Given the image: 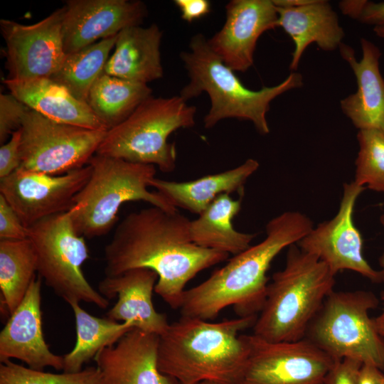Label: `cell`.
<instances>
[{
    "instance_id": "1",
    "label": "cell",
    "mask_w": 384,
    "mask_h": 384,
    "mask_svg": "<svg viewBox=\"0 0 384 384\" xmlns=\"http://www.w3.org/2000/svg\"><path fill=\"white\" fill-rule=\"evenodd\" d=\"M190 223L178 210L151 206L130 213L105 247V275L150 269L158 274L154 292L171 308L179 309L186 284L229 255L196 245L191 238Z\"/></svg>"
},
{
    "instance_id": "2",
    "label": "cell",
    "mask_w": 384,
    "mask_h": 384,
    "mask_svg": "<svg viewBox=\"0 0 384 384\" xmlns=\"http://www.w3.org/2000/svg\"><path fill=\"white\" fill-rule=\"evenodd\" d=\"M313 228L312 220L300 212L287 211L274 217L266 225L262 241L233 255L207 279L185 290L181 315L208 321L229 306L238 317L257 315L265 300L271 263Z\"/></svg>"
},
{
    "instance_id": "3",
    "label": "cell",
    "mask_w": 384,
    "mask_h": 384,
    "mask_svg": "<svg viewBox=\"0 0 384 384\" xmlns=\"http://www.w3.org/2000/svg\"><path fill=\"white\" fill-rule=\"evenodd\" d=\"M257 315L218 323L182 316L160 336L158 367L178 384H240L248 360L245 335Z\"/></svg>"
},
{
    "instance_id": "4",
    "label": "cell",
    "mask_w": 384,
    "mask_h": 384,
    "mask_svg": "<svg viewBox=\"0 0 384 384\" xmlns=\"http://www.w3.org/2000/svg\"><path fill=\"white\" fill-rule=\"evenodd\" d=\"M180 56L189 81L179 95L186 101L203 92L210 97V107L203 119L206 129L224 119L235 118L250 121L260 134H267V113L271 102L288 90L300 87L303 82L302 75L294 71L275 86L250 90L210 49L201 33L191 38L189 50L182 52Z\"/></svg>"
},
{
    "instance_id": "5",
    "label": "cell",
    "mask_w": 384,
    "mask_h": 384,
    "mask_svg": "<svg viewBox=\"0 0 384 384\" xmlns=\"http://www.w3.org/2000/svg\"><path fill=\"white\" fill-rule=\"evenodd\" d=\"M335 275L316 257L289 247L284 269L272 275L253 334L267 341L305 338L309 326L334 291Z\"/></svg>"
},
{
    "instance_id": "6",
    "label": "cell",
    "mask_w": 384,
    "mask_h": 384,
    "mask_svg": "<svg viewBox=\"0 0 384 384\" xmlns=\"http://www.w3.org/2000/svg\"><path fill=\"white\" fill-rule=\"evenodd\" d=\"M87 164L92 167L90 177L69 210L80 235L92 238L108 233L118 220L121 206L128 201H143L166 210H178L161 193L148 189L155 177L154 165L98 154Z\"/></svg>"
},
{
    "instance_id": "7",
    "label": "cell",
    "mask_w": 384,
    "mask_h": 384,
    "mask_svg": "<svg viewBox=\"0 0 384 384\" xmlns=\"http://www.w3.org/2000/svg\"><path fill=\"white\" fill-rule=\"evenodd\" d=\"M196 108L180 95L144 100L122 123L108 129L95 154L156 165L164 172L176 169L177 152L169 137L195 124Z\"/></svg>"
},
{
    "instance_id": "8",
    "label": "cell",
    "mask_w": 384,
    "mask_h": 384,
    "mask_svg": "<svg viewBox=\"0 0 384 384\" xmlns=\"http://www.w3.org/2000/svg\"><path fill=\"white\" fill-rule=\"evenodd\" d=\"M378 304L370 291L334 290L311 322L305 338L334 361L351 358L384 370V338L369 316Z\"/></svg>"
},
{
    "instance_id": "9",
    "label": "cell",
    "mask_w": 384,
    "mask_h": 384,
    "mask_svg": "<svg viewBox=\"0 0 384 384\" xmlns=\"http://www.w3.org/2000/svg\"><path fill=\"white\" fill-rule=\"evenodd\" d=\"M37 260V272L46 284L68 304L81 301L101 309L109 301L86 279L82 266L89 257L85 238L78 234L70 212L46 218L28 228Z\"/></svg>"
},
{
    "instance_id": "10",
    "label": "cell",
    "mask_w": 384,
    "mask_h": 384,
    "mask_svg": "<svg viewBox=\"0 0 384 384\" xmlns=\"http://www.w3.org/2000/svg\"><path fill=\"white\" fill-rule=\"evenodd\" d=\"M21 130L19 168L50 175L86 166L107 131L60 123L31 109Z\"/></svg>"
},
{
    "instance_id": "11",
    "label": "cell",
    "mask_w": 384,
    "mask_h": 384,
    "mask_svg": "<svg viewBox=\"0 0 384 384\" xmlns=\"http://www.w3.org/2000/svg\"><path fill=\"white\" fill-rule=\"evenodd\" d=\"M249 356L240 384H324L334 361L306 338L271 342L245 335Z\"/></svg>"
},
{
    "instance_id": "12",
    "label": "cell",
    "mask_w": 384,
    "mask_h": 384,
    "mask_svg": "<svg viewBox=\"0 0 384 384\" xmlns=\"http://www.w3.org/2000/svg\"><path fill=\"white\" fill-rule=\"evenodd\" d=\"M63 8L33 24L0 20L5 42L4 55L8 71L5 79L23 81L50 78L61 65L65 53L62 22Z\"/></svg>"
},
{
    "instance_id": "13",
    "label": "cell",
    "mask_w": 384,
    "mask_h": 384,
    "mask_svg": "<svg viewBox=\"0 0 384 384\" xmlns=\"http://www.w3.org/2000/svg\"><path fill=\"white\" fill-rule=\"evenodd\" d=\"M365 188L354 181L344 183L336 215L314 227L297 245L323 262L335 276L348 270L379 283V271L365 259L362 236L353 222L356 200Z\"/></svg>"
},
{
    "instance_id": "14",
    "label": "cell",
    "mask_w": 384,
    "mask_h": 384,
    "mask_svg": "<svg viewBox=\"0 0 384 384\" xmlns=\"http://www.w3.org/2000/svg\"><path fill=\"white\" fill-rule=\"evenodd\" d=\"M91 173L90 164L61 175L19 168L0 181V194L28 228L46 218L68 212Z\"/></svg>"
},
{
    "instance_id": "15",
    "label": "cell",
    "mask_w": 384,
    "mask_h": 384,
    "mask_svg": "<svg viewBox=\"0 0 384 384\" xmlns=\"http://www.w3.org/2000/svg\"><path fill=\"white\" fill-rule=\"evenodd\" d=\"M63 8L65 54L141 26L147 15L146 4L139 0H68Z\"/></svg>"
},
{
    "instance_id": "16",
    "label": "cell",
    "mask_w": 384,
    "mask_h": 384,
    "mask_svg": "<svg viewBox=\"0 0 384 384\" xmlns=\"http://www.w3.org/2000/svg\"><path fill=\"white\" fill-rule=\"evenodd\" d=\"M221 29L208 39L210 49L234 72L253 64L257 42L265 31L277 27L272 0H232L225 6Z\"/></svg>"
},
{
    "instance_id": "17",
    "label": "cell",
    "mask_w": 384,
    "mask_h": 384,
    "mask_svg": "<svg viewBox=\"0 0 384 384\" xmlns=\"http://www.w3.org/2000/svg\"><path fill=\"white\" fill-rule=\"evenodd\" d=\"M41 291L38 276L0 333V361L16 358L33 370H43L46 367L63 370V356L53 353L44 338Z\"/></svg>"
},
{
    "instance_id": "18",
    "label": "cell",
    "mask_w": 384,
    "mask_h": 384,
    "mask_svg": "<svg viewBox=\"0 0 384 384\" xmlns=\"http://www.w3.org/2000/svg\"><path fill=\"white\" fill-rule=\"evenodd\" d=\"M160 336L133 328L93 358L102 384H178L158 367Z\"/></svg>"
},
{
    "instance_id": "19",
    "label": "cell",
    "mask_w": 384,
    "mask_h": 384,
    "mask_svg": "<svg viewBox=\"0 0 384 384\" xmlns=\"http://www.w3.org/2000/svg\"><path fill=\"white\" fill-rule=\"evenodd\" d=\"M158 274L147 268L129 270L121 274L107 277L98 284V292L106 299L117 297L106 316L116 321H132L136 329L162 335L169 324L166 314L154 306L152 294Z\"/></svg>"
},
{
    "instance_id": "20",
    "label": "cell",
    "mask_w": 384,
    "mask_h": 384,
    "mask_svg": "<svg viewBox=\"0 0 384 384\" xmlns=\"http://www.w3.org/2000/svg\"><path fill=\"white\" fill-rule=\"evenodd\" d=\"M362 58L357 61L351 46L341 43V57L351 68L356 78L357 91L341 100V108L358 129L384 132V79L379 69L381 52L371 41L361 39Z\"/></svg>"
},
{
    "instance_id": "21",
    "label": "cell",
    "mask_w": 384,
    "mask_h": 384,
    "mask_svg": "<svg viewBox=\"0 0 384 384\" xmlns=\"http://www.w3.org/2000/svg\"><path fill=\"white\" fill-rule=\"evenodd\" d=\"M162 35L156 24L123 29L117 36L114 52L104 72L143 84L161 78L164 75L160 53Z\"/></svg>"
},
{
    "instance_id": "22",
    "label": "cell",
    "mask_w": 384,
    "mask_h": 384,
    "mask_svg": "<svg viewBox=\"0 0 384 384\" xmlns=\"http://www.w3.org/2000/svg\"><path fill=\"white\" fill-rule=\"evenodd\" d=\"M276 9L277 27L282 28L294 44L289 65L293 72L297 69L303 53L310 44L314 43L321 50L331 51L342 43L344 31L329 1L314 0L302 6H276Z\"/></svg>"
},
{
    "instance_id": "23",
    "label": "cell",
    "mask_w": 384,
    "mask_h": 384,
    "mask_svg": "<svg viewBox=\"0 0 384 384\" xmlns=\"http://www.w3.org/2000/svg\"><path fill=\"white\" fill-rule=\"evenodd\" d=\"M4 83L10 93L31 110L51 120L90 129L107 130L87 102L76 99L50 78L23 81L4 79Z\"/></svg>"
},
{
    "instance_id": "24",
    "label": "cell",
    "mask_w": 384,
    "mask_h": 384,
    "mask_svg": "<svg viewBox=\"0 0 384 384\" xmlns=\"http://www.w3.org/2000/svg\"><path fill=\"white\" fill-rule=\"evenodd\" d=\"M259 166L257 160L248 159L234 169L189 181L176 182L154 177L149 186L176 208L179 207L199 215L221 194L238 193L242 198L247 180Z\"/></svg>"
},
{
    "instance_id": "25",
    "label": "cell",
    "mask_w": 384,
    "mask_h": 384,
    "mask_svg": "<svg viewBox=\"0 0 384 384\" xmlns=\"http://www.w3.org/2000/svg\"><path fill=\"white\" fill-rule=\"evenodd\" d=\"M241 209V198L230 194L218 196L208 207L191 220L190 235L197 245L235 255L250 246L255 234L245 233L233 228V220Z\"/></svg>"
},
{
    "instance_id": "26",
    "label": "cell",
    "mask_w": 384,
    "mask_h": 384,
    "mask_svg": "<svg viewBox=\"0 0 384 384\" xmlns=\"http://www.w3.org/2000/svg\"><path fill=\"white\" fill-rule=\"evenodd\" d=\"M75 320L76 341L72 351L63 356V371L75 373L94 358L103 348L116 343L127 332L135 328L132 321L119 322L99 318L83 309L79 302L69 303Z\"/></svg>"
},
{
    "instance_id": "27",
    "label": "cell",
    "mask_w": 384,
    "mask_h": 384,
    "mask_svg": "<svg viewBox=\"0 0 384 384\" xmlns=\"http://www.w3.org/2000/svg\"><path fill=\"white\" fill-rule=\"evenodd\" d=\"M151 93L147 84L103 72L91 87L87 103L108 130L124 121Z\"/></svg>"
},
{
    "instance_id": "28",
    "label": "cell",
    "mask_w": 384,
    "mask_h": 384,
    "mask_svg": "<svg viewBox=\"0 0 384 384\" xmlns=\"http://www.w3.org/2000/svg\"><path fill=\"white\" fill-rule=\"evenodd\" d=\"M37 260L27 238L0 240V289L1 303L10 316L24 298L36 278Z\"/></svg>"
},
{
    "instance_id": "29",
    "label": "cell",
    "mask_w": 384,
    "mask_h": 384,
    "mask_svg": "<svg viewBox=\"0 0 384 384\" xmlns=\"http://www.w3.org/2000/svg\"><path fill=\"white\" fill-rule=\"evenodd\" d=\"M117 36L66 54L50 79L65 87L76 99L87 102L91 87L105 70Z\"/></svg>"
},
{
    "instance_id": "30",
    "label": "cell",
    "mask_w": 384,
    "mask_h": 384,
    "mask_svg": "<svg viewBox=\"0 0 384 384\" xmlns=\"http://www.w3.org/2000/svg\"><path fill=\"white\" fill-rule=\"evenodd\" d=\"M359 151L355 161L354 182L373 191L384 192V132L358 130Z\"/></svg>"
},
{
    "instance_id": "31",
    "label": "cell",
    "mask_w": 384,
    "mask_h": 384,
    "mask_svg": "<svg viewBox=\"0 0 384 384\" xmlns=\"http://www.w3.org/2000/svg\"><path fill=\"white\" fill-rule=\"evenodd\" d=\"M0 384H102V381L97 367H87L75 373H53L9 360L0 364Z\"/></svg>"
},
{
    "instance_id": "32",
    "label": "cell",
    "mask_w": 384,
    "mask_h": 384,
    "mask_svg": "<svg viewBox=\"0 0 384 384\" xmlns=\"http://www.w3.org/2000/svg\"><path fill=\"white\" fill-rule=\"evenodd\" d=\"M30 108L11 93L0 95V143L21 127L22 121Z\"/></svg>"
},
{
    "instance_id": "33",
    "label": "cell",
    "mask_w": 384,
    "mask_h": 384,
    "mask_svg": "<svg viewBox=\"0 0 384 384\" xmlns=\"http://www.w3.org/2000/svg\"><path fill=\"white\" fill-rule=\"evenodd\" d=\"M338 6L342 13L350 18L375 26L384 25V2L344 0Z\"/></svg>"
},
{
    "instance_id": "34",
    "label": "cell",
    "mask_w": 384,
    "mask_h": 384,
    "mask_svg": "<svg viewBox=\"0 0 384 384\" xmlns=\"http://www.w3.org/2000/svg\"><path fill=\"white\" fill-rule=\"evenodd\" d=\"M27 238L28 228L0 194V240H21Z\"/></svg>"
},
{
    "instance_id": "35",
    "label": "cell",
    "mask_w": 384,
    "mask_h": 384,
    "mask_svg": "<svg viewBox=\"0 0 384 384\" xmlns=\"http://www.w3.org/2000/svg\"><path fill=\"white\" fill-rule=\"evenodd\" d=\"M21 130V128L14 132L8 142L3 144L0 147V179H4L21 166L20 145Z\"/></svg>"
},
{
    "instance_id": "36",
    "label": "cell",
    "mask_w": 384,
    "mask_h": 384,
    "mask_svg": "<svg viewBox=\"0 0 384 384\" xmlns=\"http://www.w3.org/2000/svg\"><path fill=\"white\" fill-rule=\"evenodd\" d=\"M362 365L361 362L351 358L335 361L326 375L324 384H357Z\"/></svg>"
},
{
    "instance_id": "37",
    "label": "cell",
    "mask_w": 384,
    "mask_h": 384,
    "mask_svg": "<svg viewBox=\"0 0 384 384\" xmlns=\"http://www.w3.org/2000/svg\"><path fill=\"white\" fill-rule=\"evenodd\" d=\"M174 4L181 11V18L188 22L201 18L210 11V3L207 0H175Z\"/></svg>"
},
{
    "instance_id": "38",
    "label": "cell",
    "mask_w": 384,
    "mask_h": 384,
    "mask_svg": "<svg viewBox=\"0 0 384 384\" xmlns=\"http://www.w3.org/2000/svg\"><path fill=\"white\" fill-rule=\"evenodd\" d=\"M380 368L363 364L360 368L357 384H384V373Z\"/></svg>"
},
{
    "instance_id": "39",
    "label": "cell",
    "mask_w": 384,
    "mask_h": 384,
    "mask_svg": "<svg viewBox=\"0 0 384 384\" xmlns=\"http://www.w3.org/2000/svg\"><path fill=\"white\" fill-rule=\"evenodd\" d=\"M314 0H272L277 7H298L313 2Z\"/></svg>"
},
{
    "instance_id": "40",
    "label": "cell",
    "mask_w": 384,
    "mask_h": 384,
    "mask_svg": "<svg viewBox=\"0 0 384 384\" xmlns=\"http://www.w3.org/2000/svg\"><path fill=\"white\" fill-rule=\"evenodd\" d=\"M373 321L378 334L384 338V301L381 314L373 318Z\"/></svg>"
},
{
    "instance_id": "41",
    "label": "cell",
    "mask_w": 384,
    "mask_h": 384,
    "mask_svg": "<svg viewBox=\"0 0 384 384\" xmlns=\"http://www.w3.org/2000/svg\"><path fill=\"white\" fill-rule=\"evenodd\" d=\"M380 222L384 225V215L380 217ZM379 265L381 268L380 270H379L380 282H384V253L379 258Z\"/></svg>"
},
{
    "instance_id": "42",
    "label": "cell",
    "mask_w": 384,
    "mask_h": 384,
    "mask_svg": "<svg viewBox=\"0 0 384 384\" xmlns=\"http://www.w3.org/2000/svg\"><path fill=\"white\" fill-rule=\"evenodd\" d=\"M373 31L379 38H384V25L374 26Z\"/></svg>"
},
{
    "instance_id": "43",
    "label": "cell",
    "mask_w": 384,
    "mask_h": 384,
    "mask_svg": "<svg viewBox=\"0 0 384 384\" xmlns=\"http://www.w3.org/2000/svg\"><path fill=\"white\" fill-rule=\"evenodd\" d=\"M196 384H218V383H215V382H211V381H202Z\"/></svg>"
},
{
    "instance_id": "44",
    "label": "cell",
    "mask_w": 384,
    "mask_h": 384,
    "mask_svg": "<svg viewBox=\"0 0 384 384\" xmlns=\"http://www.w3.org/2000/svg\"><path fill=\"white\" fill-rule=\"evenodd\" d=\"M381 299L384 301V292L381 293Z\"/></svg>"
}]
</instances>
